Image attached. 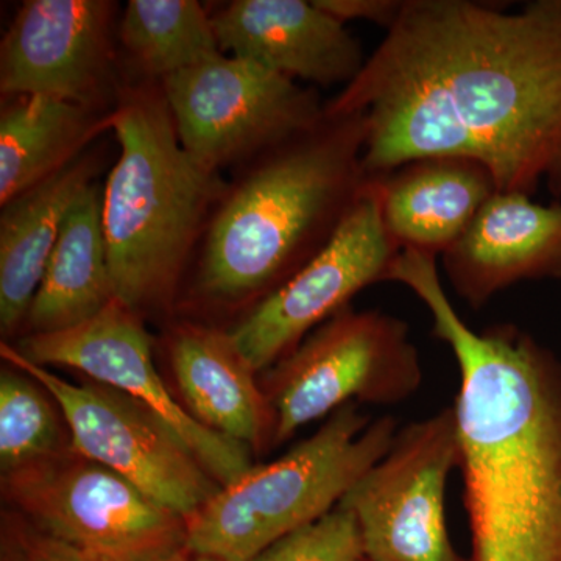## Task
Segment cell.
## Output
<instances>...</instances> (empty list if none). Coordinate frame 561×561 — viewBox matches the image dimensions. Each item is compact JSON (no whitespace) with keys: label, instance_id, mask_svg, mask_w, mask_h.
Wrapping results in <instances>:
<instances>
[{"label":"cell","instance_id":"30bf717a","mask_svg":"<svg viewBox=\"0 0 561 561\" xmlns=\"http://www.w3.org/2000/svg\"><path fill=\"white\" fill-rule=\"evenodd\" d=\"M459 470L454 408L397 432L389 451L343 497L368 561H468L454 548L446 489Z\"/></svg>","mask_w":561,"mask_h":561},{"label":"cell","instance_id":"3957f363","mask_svg":"<svg viewBox=\"0 0 561 561\" xmlns=\"http://www.w3.org/2000/svg\"><path fill=\"white\" fill-rule=\"evenodd\" d=\"M362 113L330 116L247 165L203 238L197 289L217 305L261 301L332 238L367 184Z\"/></svg>","mask_w":561,"mask_h":561},{"label":"cell","instance_id":"5bb4252c","mask_svg":"<svg viewBox=\"0 0 561 561\" xmlns=\"http://www.w3.org/2000/svg\"><path fill=\"white\" fill-rule=\"evenodd\" d=\"M442 264L454 294L474 311L516 284L561 279V202L496 192Z\"/></svg>","mask_w":561,"mask_h":561},{"label":"cell","instance_id":"4316f807","mask_svg":"<svg viewBox=\"0 0 561 561\" xmlns=\"http://www.w3.org/2000/svg\"><path fill=\"white\" fill-rule=\"evenodd\" d=\"M359 561H368V560H367V559H362V560H359Z\"/></svg>","mask_w":561,"mask_h":561},{"label":"cell","instance_id":"ba28073f","mask_svg":"<svg viewBox=\"0 0 561 561\" xmlns=\"http://www.w3.org/2000/svg\"><path fill=\"white\" fill-rule=\"evenodd\" d=\"M183 149L208 171L257 160L327 117L312 88L217 55L161 81Z\"/></svg>","mask_w":561,"mask_h":561},{"label":"cell","instance_id":"6da1fadb","mask_svg":"<svg viewBox=\"0 0 561 561\" xmlns=\"http://www.w3.org/2000/svg\"><path fill=\"white\" fill-rule=\"evenodd\" d=\"M362 113L368 180L409 162L465 158L497 192L561 201V0L518 11L404 0L393 27L327 114Z\"/></svg>","mask_w":561,"mask_h":561},{"label":"cell","instance_id":"4fadbf2b","mask_svg":"<svg viewBox=\"0 0 561 561\" xmlns=\"http://www.w3.org/2000/svg\"><path fill=\"white\" fill-rule=\"evenodd\" d=\"M114 11L108 0L25 2L0 47L3 98L47 95L101 108L113 88Z\"/></svg>","mask_w":561,"mask_h":561},{"label":"cell","instance_id":"cb8c5ba5","mask_svg":"<svg viewBox=\"0 0 561 561\" xmlns=\"http://www.w3.org/2000/svg\"><path fill=\"white\" fill-rule=\"evenodd\" d=\"M7 561H106L54 540L27 522L9 530Z\"/></svg>","mask_w":561,"mask_h":561},{"label":"cell","instance_id":"e0dca14e","mask_svg":"<svg viewBox=\"0 0 561 561\" xmlns=\"http://www.w3.org/2000/svg\"><path fill=\"white\" fill-rule=\"evenodd\" d=\"M382 221L401 250L442 256L497 192L491 173L465 158H430L376 179Z\"/></svg>","mask_w":561,"mask_h":561},{"label":"cell","instance_id":"ac0fdd59","mask_svg":"<svg viewBox=\"0 0 561 561\" xmlns=\"http://www.w3.org/2000/svg\"><path fill=\"white\" fill-rule=\"evenodd\" d=\"M101 161L83 153L57 175L2 206L0 216V328L13 335L46 272L66 217L98 183Z\"/></svg>","mask_w":561,"mask_h":561},{"label":"cell","instance_id":"9c48e42d","mask_svg":"<svg viewBox=\"0 0 561 561\" xmlns=\"http://www.w3.org/2000/svg\"><path fill=\"white\" fill-rule=\"evenodd\" d=\"M0 356L54 398L72 451L127 479L186 522L219 493V482L186 443L146 405L102 383L66 381L9 343H2Z\"/></svg>","mask_w":561,"mask_h":561},{"label":"cell","instance_id":"8fae6325","mask_svg":"<svg viewBox=\"0 0 561 561\" xmlns=\"http://www.w3.org/2000/svg\"><path fill=\"white\" fill-rule=\"evenodd\" d=\"M400 251L382 221L378 184L367 180L327 245L245 313L232 341L254 370L267 371L359 291L387 283Z\"/></svg>","mask_w":561,"mask_h":561},{"label":"cell","instance_id":"2e32d148","mask_svg":"<svg viewBox=\"0 0 561 561\" xmlns=\"http://www.w3.org/2000/svg\"><path fill=\"white\" fill-rule=\"evenodd\" d=\"M171 364L184 405L198 423L247 448L273 445L275 411L230 331L183 324L172 335Z\"/></svg>","mask_w":561,"mask_h":561},{"label":"cell","instance_id":"484cf974","mask_svg":"<svg viewBox=\"0 0 561 561\" xmlns=\"http://www.w3.org/2000/svg\"><path fill=\"white\" fill-rule=\"evenodd\" d=\"M171 561H220V560L210 559V557L198 556V553H194L191 551H184L183 553H180V556H176L175 559H172Z\"/></svg>","mask_w":561,"mask_h":561},{"label":"cell","instance_id":"277c9868","mask_svg":"<svg viewBox=\"0 0 561 561\" xmlns=\"http://www.w3.org/2000/svg\"><path fill=\"white\" fill-rule=\"evenodd\" d=\"M106 125L121 149L102 202L114 295L140 317L165 311L228 184L181 146L161 83L121 88Z\"/></svg>","mask_w":561,"mask_h":561},{"label":"cell","instance_id":"9a60e30c","mask_svg":"<svg viewBox=\"0 0 561 561\" xmlns=\"http://www.w3.org/2000/svg\"><path fill=\"white\" fill-rule=\"evenodd\" d=\"M221 54L290 80L348 87L367 58L343 22L306 0H236L213 14Z\"/></svg>","mask_w":561,"mask_h":561},{"label":"cell","instance_id":"5b68a950","mask_svg":"<svg viewBox=\"0 0 561 561\" xmlns=\"http://www.w3.org/2000/svg\"><path fill=\"white\" fill-rule=\"evenodd\" d=\"M398 421L359 404L332 413L316 434L272 463L253 467L187 519V551L249 561L272 542L334 511L389 451Z\"/></svg>","mask_w":561,"mask_h":561},{"label":"cell","instance_id":"d6986e66","mask_svg":"<svg viewBox=\"0 0 561 561\" xmlns=\"http://www.w3.org/2000/svg\"><path fill=\"white\" fill-rule=\"evenodd\" d=\"M102 184H92L66 217L25 317V334L69 330L116 300L102 224Z\"/></svg>","mask_w":561,"mask_h":561},{"label":"cell","instance_id":"44dd1931","mask_svg":"<svg viewBox=\"0 0 561 561\" xmlns=\"http://www.w3.org/2000/svg\"><path fill=\"white\" fill-rule=\"evenodd\" d=\"M117 38L146 81L169 79L221 54L213 16L197 0H130Z\"/></svg>","mask_w":561,"mask_h":561},{"label":"cell","instance_id":"603a6c76","mask_svg":"<svg viewBox=\"0 0 561 561\" xmlns=\"http://www.w3.org/2000/svg\"><path fill=\"white\" fill-rule=\"evenodd\" d=\"M365 559L353 513L337 505L320 519L284 535L249 561H359Z\"/></svg>","mask_w":561,"mask_h":561},{"label":"cell","instance_id":"52a82bcc","mask_svg":"<svg viewBox=\"0 0 561 561\" xmlns=\"http://www.w3.org/2000/svg\"><path fill=\"white\" fill-rule=\"evenodd\" d=\"M5 500L41 534L106 561H171L187 523L72 449L2 474Z\"/></svg>","mask_w":561,"mask_h":561},{"label":"cell","instance_id":"7c38bea8","mask_svg":"<svg viewBox=\"0 0 561 561\" xmlns=\"http://www.w3.org/2000/svg\"><path fill=\"white\" fill-rule=\"evenodd\" d=\"M14 350L41 367L72 368L146 405L176 432L220 486L238 482L253 468L247 446L203 426L173 397L154 367L142 317L117 300L69 330L22 335Z\"/></svg>","mask_w":561,"mask_h":561},{"label":"cell","instance_id":"ffe728a7","mask_svg":"<svg viewBox=\"0 0 561 561\" xmlns=\"http://www.w3.org/2000/svg\"><path fill=\"white\" fill-rule=\"evenodd\" d=\"M108 113L47 95H11L0 114V205L79 160L108 130Z\"/></svg>","mask_w":561,"mask_h":561},{"label":"cell","instance_id":"7402d4cb","mask_svg":"<svg viewBox=\"0 0 561 561\" xmlns=\"http://www.w3.org/2000/svg\"><path fill=\"white\" fill-rule=\"evenodd\" d=\"M54 398L16 368L0 375V468L2 474L47 459L65 446L62 419Z\"/></svg>","mask_w":561,"mask_h":561},{"label":"cell","instance_id":"8992f818","mask_svg":"<svg viewBox=\"0 0 561 561\" xmlns=\"http://www.w3.org/2000/svg\"><path fill=\"white\" fill-rule=\"evenodd\" d=\"M423 381L409 323L382 311L343 309L268 368L262 389L276 415L273 446L345 405L408 401Z\"/></svg>","mask_w":561,"mask_h":561},{"label":"cell","instance_id":"7a4b0ae2","mask_svg":"<svg viewBox=\"0 0 561 561\" xmlns=\"http://www.w3.org/2000/svg\"><path fill=\"white\" fill-rule=\"evenodd\" d=\"M389 283L423 302L459 368L468 561H561L560 357L516 324L468 327L431 254L402 250Z\"/></svg>","mask_w":561,"mask_h":561},{"label":"cell","instance_id":"d4e9b609","mask_svg":"<svg viewBox=\"0 0 561 561\" xmlns=\"http://www.w3.org/2000/svg\"><path fill=\"white\" fill-rule=\"evenodd\" d=\"M319 9L343 22L365 21L379 27H393L400 18L404 0H313Z\"/></svg>","mask_w":561,"mask_h":561}]
</instances>
